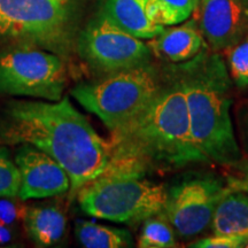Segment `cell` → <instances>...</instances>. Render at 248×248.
Segmentation results:
<instances>
[{
    "instance_id": "6da1fadb",
    "label": "cell",
    "mask_w": 248,
    "mask_h": 248,
    "mask_svg": "<svg viewBox=\"0 0 248 248\" xmlns=\"http://www.w3.org/2000/svg\"><path fill=\"white\" fill-rule=\"evenodd\" d=\"M110 132V157L102 175L144 177L209 161L195 145L184 92L169 70L167 84L150 104Z\"/></svg>"
},
{
    "instance_id": "7a4b0ae2",
    "label": "cell",
    "mask_w": 248,
    "mask_h": 248,
    "mask_svg": "<svg viewBox=\"0 0 248 248\" xmlns=\"http://www.w3.org/2000/svg\"><path fill=\"white\" fill-rule=\"evenodd\" d=\"M0 136L9 144H29L53 157L70 179V195L106 171L109 142L71 105L59 101H13L0 124Z\"/></svg>"
},
{
    "instance_id": "3957f363",
    "label": "cell",
    "mask_w": 248,
    "mask_h": 248,
    "mask_svg": "<svg viewBox=\"0 0 248 248\" xmlns=\"http://www.w3.org/2000/svg\"><path fill=\"white\" fill-rule=\"evenodd\" d=\"M184 92L192 137L202 153L223 166L241 160L230 116L231 78L225 62L206 46L191 60L168 69Z\"/></svg>"
},
{
    "instance_id": "277c9868",
    "label": "cell",
    "mask_w": 248,
    "mask_h": 248,
    "mask_svg": "<svg viewBox=\"0 0 248 248\" xmlns=\"http://www.w3.org/2000/svg\"><path fill=\"white\" fill-rule=\"evenodd\" d=\"M79 0H0V38L66 57L76 36Z\"/></svg>"
},
{
    "instance_id": "5b68a950",
    "label": "cell",
    "mask_w": 248,
    "mask_h": 248,
    "mask_svg": "<svg viewBox=\"0 0 248 248\" xmlns=\"http://www.w3.org/2000/svg\"><path fill=\"white\" fill-rule=\"evenodd\" d=\"M163 84L156 69L147 63L80 83L71 90V94L113 131L140 113Z\"/></svg>"
},
{
    "instance_id": "8992f818",
    "label": "cell",
    "mask_w": 248,
    "mask_h": 248,
    "mask_svg": "<svg viewBox=\"0 0 248 248\" xmlns=\"http://www.w3.org/2000/svg\"><path fill=\"white\" fill-rule=\"evenodd\" d=\"M88 215L116 223L144 222L162 213L167 190L140 176L101 175L77 192Z\"/></svg>"
},
{
    "instance_id": "52a82bcc",
    "label": "cell",
    "mask_w": 248,
    "mask_h": 248,
    "mask_svg": "<svg viewBox=\"0 0 248 248\" xmlns=\"http://www.w3.org/2000/svg\"><path fill=\"white\" fill-rule=\"evenodd\" d=\"M67 85L60 55L20 45L0 53V92L59 101Z\"/></svg>"
},
{
    "instance_id": "ba28073f",
    "label": "cell",
    "mask_w": 248,
    "mask_h": 248,
    "mask_svg": "<svg viewBox=\"0 0 248 248\" xmlns=\"http://www.w3.org/2000/svg\"><path fill=\"white\" fill-rule=\"evenodd\" d=\"M76 48L92 69L106 75L151 63L153 54L141 39L99 14L80 31Z\"/></svg>"
},
{
    "instance_id": "9c48e42d",
    "label": "cell",
    "mask_w": 248,
    "mask_h": 248,
    "mask_svg": "<svg viewBox=\"0 0 248 248\" xmlns=\"http://www.w3.org/2000/svg\"><path fill=\"white\" fill-rule=\"evenodd\" d=\"M229 191L214 177L181 182L167 191L162 214L179 237L190 239L212 224L217 204Z\"/></svg>"
},
{
    "instance_id": "30bf717a",
    "label": "cell",
    "mask_w": 248,
    "mask_h": 248,
    "mask_svg": "<svg viewBox=\"0 0 248 248\" xmlns=\"http://www.w3.org/2000/svg\"><path fill=\"white\" fill-rule=\"evenodd\" d=\"M193 14L212 51H224L248 35V0H200Z\"/></svg>"
},
{
    "instance_id": "8fae6325",
    "label": "cell",
    "mask_w": 248,
    "mask_h": 248,
    "mask_svg": "<svg viewBox=\"0 0 248 248\" xmlns=\"http://www.w3.org/2000/svg\"><path fill=\"white\" fill-rule=\"evenodd\" d=\"M21 184V200L43 199L69 192L70 179L62 167L45 152L32 145L22 144L15 154Z\"/></svg>"
},
{
    "instance_id": "7c38bea8",
    "label": "cell",
    "mask_w": 248,
    "mask_h": 248,
    "mask_svg": "<svg viewBox=\"0 0 248 248\" xmlns=\"http://www.w3.org/2000/svg\"><path fill=\"white\" fill-rule=\"evenodd\" d=\"M147 45L152 53L175 64L191 60L207 46L195 20L164 29Z\"/></svg>"
},
{
    "instance_id": "4fadbf2b",
    "label": "cell",
    "mask_w": 248,
    "mask_h": 248,
    "mask_svg": "<svg viewBox=\"0 0 248 248\" xmlns=\"http://www.w3.org/2000/svg\"><path fill=\"white\" fill-rule=\"evenodd\" d=\"M98 14L139 39H152L164 30L148 17L147 0H100Z\"/></svg>"
},
{
    "instance_id": "5bb4252c",
    "label": "cell",
    "mask_w": 248,
    "mask_h": 248,
    "mask_svg": "<svg viewBox=\"0 0 248 248\" xmlns=\"http://www.w3.org/2000/svg\"><path fill=\"white\" fill-rule=\"evenodd\" d=\"M28 237L38 247H53L67 235V216L55 204H40L28 208L23 223Z\"/></svg>"
},
{
    "instance_id": "9a60e30c",
    "label": "cell",
    "mask_w": 248,
    "mask_h": 248,
    "mask_svg": "<svg viewBox=\"0 0 248 248\" xmlns=\"http://www.w3.org/2000/svg\"><path fill=\"white\" fill-rule=\"evenodd\" d=\"M214 234L230 235L248 240V195L231 190L217 204L212 219Z\"/></svg>"
},
{
    "instance_id": "2e32d148",
    "label": "cell",
    "mask_w": 248,
    "mask_h": 248,
    "mask_svg": "<svg viewBox=\"0 0 248 248\" xmlns=\"http://www.w3.org/2000/svg\"><path fill=\"white\" fill-rule=\"evenodd\" d=\"M75 234L78 243L86 248H122L132 244L126 230L82 219L76 222Z\"/></svg>"
},
{
    "instance_id": "e0dca14e",
    "label": "cell",
    "mask_w": 248,
    "mask_h": 248,
    "mask_svg": "<svg viewBox=\"0 0 248 248\" xmlns=\"http://www.w3.org/2000/svg\"><path fill=\"white\" fill-rule=\"evenodd\" d=\"M176 246L175 230L162 213L145 219L138 239V247L173 248Z\"/></svg>"
},
{
    "instance_id": "ac0fdd59",
    "label": "cell",
    "mask_w": 248,
    "mask_h": 248,
    "mask_svg": "<svg viewBox=\"0 0 248 248\" xmlns=\"http://www.w3.org/2000/svg\"><path fill=\"white\" fill-rule=\"evenodd\" d=\"M200 0H154V17L162 27L175 26L187 20Z\"/></svg>"
},
{
    "instance_id": "d6986e66",
    "label": "cell",
    "mask_w": 248,
    "mask_h": 248,
    "mask_svg": "<svg viewBox=\"0 0 248 248\" xmlns=\"http://www.w3.org/2000/svg\"><path fill=\"white\" fill-rule=\"evenodd\" d=\"M229 74L237 88L248 86V35L224 51Z\"/></svg>"
},
{
    "instance_id": "ffe728a7",
    "label": "cell",
    "mask_w": 248,
    "mask_h": 248,
    "mask_svg": "<svg viewBox=\"0 0 248 248\" xmlns=\"http://www.w3.org/2000/svg\"><path fill=\"white\" fill-rule=\"evenodd\" d=\"M20 184V170L15 160H12L7 148L0 147V197H17Z\"/></svg>"
},
{
    "instance_id": "44dd1931",
    "label": "cell",
    "mask_w": 248,
    "mask_h": 248,
    "mask_svg": "<svg viewBox=\"0 0 248 248\" xmlns=\"http://www.w3.org/2000/svg\"><path fill=\"white\" fill-rule=\"evenodd\" d=\"M28 208L18 197H0V224L17 229L23 225Z\"/></svg>"
},
{
    "instance_id": "7402d4cb",
    "label": "cell",
    "mask_w": 248,
    "mask_h": 248,
    "mask_svg": "<svg viewBox=\"0 0 248 248\" xmlns=\"http://www.w3.org/2000/svg\"><path fill=\"white\" fill-rule=\"evenodd\" d=\"M247 240L244 238L230 237V235L214 234L213 237L202 238L194 241L190 247L194 248H241L245 247Z\"/></svg>"
},
{
    "instance_id": "603a6c76",
    "label": "cell",
    "mask_w": 248,
    "mask_h": 248,
    "mask_svg": "<svg viewBox=\"0 0 248 248\" xmlns=\"http://www.w3.org/2000/svg\"><path fill=\"white\" fill-rule=\"evenodd\" d=\"M238 128L240 132L241 146L245 153L248 155V105L241 107L240 111H238Z\"/></svg>"
},
{
    "instance_id": "cb8c5ba5",
    "label": "cell",
    "mask_w": 248,
    "mask_h": 248,
    "mask_svg": "<svg viewBox=\"0 0 248 248\" xmlns=\"http://www.w3.org/2000/svg\"><path fill=\"white\" fill-rule=\"evenodd\" d=\"M17 229L0 224V247L17 246Z\"/></svg>"
},
{
    "instance_id": "d4e9b609",
    "label": "cell",
    "mask_w": 248,
    "mask_h": 248,
    "mask_svg": "<svg viewBox=\"0 0 248 248\" xmlns=\"http://www.w3.org/2000/svg\"><path fill=\"white\" fill-rule=\"evenodd\" d=\"M229 187L233 191L248 192V179H232V181L229 183Z\"/></svg>"
},
{
    "instance_id": "484cf974",
    "label": "cell",
    "mask_w": 248,
    "mask_h": 248,
    "mask_svg": "<svg viewBox=\"0 0 248 248\" xmlns=\"http://www.w3.org/2000/svg\"><path fill=\"white\" fill-rule=\"evenodd\" d=\"M244 178H247V179H248V167H247L246 171H245V177H244Z\"/></svg>"
},
{
    "instance_id": "4316f807",
    "label": "cell",
    "mask_w": 248,
    "mask_h": 248,
    "mask_svg": "<svg viewBox=\"0 0 248 248\" xmlns=\"http://www.w3.org/2000/svg\"><path fill=\"white\" fill-rule=\"evenodd\" d=\"M245 247H246V248H248V240H247V243H246V245H245Z\"/></svg>"
}]
</instances>
